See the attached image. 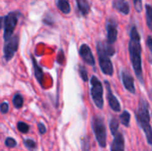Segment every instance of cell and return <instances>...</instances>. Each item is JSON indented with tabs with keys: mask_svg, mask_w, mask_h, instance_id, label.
Listing matches in <instances>:
<instances>
[{
	"mask_svg": "<svg viewBox=\"0 0 152 151\" xmlns=\"http://www.w3.org/2000/svg\"><path fill=\"white\" fill-rule=\"evenodd\" d=\"M128 51L133 69L137 78L143 84L142 66V45L141 36L135 26H133L130 31V41L128 44Z\"/></svg>",
	"mask_w": 152,
	"mask_h": 151,
	"instance_id": "6da1fadb",
	"label": "cell"
},
{
	"mask_svg": "<svg viewBox=\"0 0 152 151\" xmlns=\"http://www.w3.org/2000/svg\"><path fill=\"white\" fill-rule=\"evenodd\" d=\"M149 103L146 100L141 99L135 111V118L139 126L145 133L148 144L152 146V127L151 125V115Z\"/></svg>",
	"mask_w": 152,
	"mask_h": 151,
	"instance_id": "7a4b0ae2",
	"label": "cell"
},
{
	"mask_svg": "<svg viewBox=\"0 0 152 151\" xmlns=\"http://www.w3.org/2000/svg\"><path fill=\"white\" fill-rule=\"evenodd\" d=\"M92 129L99 146L105 149L107 146V130L104 120L100 116H94L92 119Z\"/></svg>",
	"mask_w": 152,
	"mask_h": 151,
	"instance_id": "3957f363",
	"label": "cell"
},
{
	"mask_svg": "<svg viewBox=\"0 0 152 151\" xmlns=\"http://www.w3.org/2000/svg\"><path fill=\"white\" fill-rule=\"evenodd\" d=\"M97 54H98V60H99V64L102 71L103 74L107 76H112L114 72L113 69V64L110 60V56L107 53L104 44L102 42H99L97 44Z\"/></svg>",
	"mask_w": 152,
	"mask_h": 151,
	"instance_id": "277c9868",
	"label": "cell"
},
{
	"mask_svg": "<svg viewBox=\"0 0 152 151\" xmlns=\"http://www.w3.org/2000/svg\"><path fill=\"white\" fill-rule=\"evenodd\" d=\"M91 96L99 109H103L104 101H103V87L102 82L97 78V77L93 76L91 78Z\"/></svg>",
	"mask_w": 152,
	"mask_h": 151,
	"instance_id": "5b68a950",
	"label": "cell"
},
{
	"mask_svg": "<svg viewBox=\"0 0 152 151\" xmlns=\"http://www.w3.org/2000/svg\"><path fill=\"white\" fill-rule=\"evenodd\" d=\"M19 15L20 13L17 12H11L4 17V40H7L12 36L16 28Z\"/></svg>",
	"mask_w": 152,
	"mask_h": 151,
	"instance_id": "8992f818",
	"label": "cell"
},
{
	"mask_svg": "<svg viewBox=\"0 0 152 151\" xmlns=\"http://www.w3.org/2000/svg\"><path fill=\"white\" fill-rule=\"evenodd\" d=\"M19 46V36H11L9 39L5 40L4 45V58L6 61H11L14 54L16 53Z\"/></svg>",
	"mask_w": 152,
	"mask_h": 151,
	"instance_id": "52a82bcc",
	"label": "cell"
},
{
	"mask_svg": "<svg viewBox=\"0 0 152 151\" xmlns=\"http://www.w3.org/2000/svg\"><path fill=\"white\" fill-rule=\"evenodd\" d=\"M107 42L110 44H113L118 39V22L113 20L110 19L107 22Z\"/></svg>",
	"mask_w": 152,
	"mask_h": 151,
	"instance_id": "ba28073f",
	"label": "cell"
},
{
	"mask_svg": "<svg viewBox=\"0 0 152 151\" xmlns=\"http://www.w3.org/2000/svg\"><path fill=\"white\" fill-rule=\"evenodd\" d=\"M105 85H106V90H107V99H108V102L109 105L110 107V109L115 111V112H119L121 110V105L118 101V100L117 99V97L113 94L110 85L108 81L104 82Z\"/></svg>",
	"mask_w": 152,
	"mask_h": 151,
	"instance_id": "9c48e42d",
	"label": "cell"
},
{
	"mask_svg": "<svg viewBox=\"0 0 152 151\" xmlns=\"http://www.w3.org/2000/svg\"><path fill=\"white\" fill-rule=\"evenodd\" d=\"M79 55L81 56L82 60L89 66H94L95 64V60L94 58V54L92 53L91 48L86 44H83L80 48H79Z\"/></svg>",
	"mask_w": 152,
	"mask_h": 151,
	"instance_id": "30bf717a",
	"label": "cell"
},
{
	"mask_svg": "<svg viewBox=\"0 0 152 151\" xmlns=\"http://www.w3.org/2000/svg\"><path fill=\"white\" fill-rule=\"evenodd\" d=\"M121 77L123 85L129 93L134 94L135 93V86H134V80L130 72L127 69H123L121 72Z\"/></svg>",
	"mask_w": 152,
	"mask_h": 151,
	"instance_id": "8fae6325",
	"label": "cell"
},
{
	"mask_svg": "<svg viewBox=\"0 0 152 151\" xmlns=\"http://www.w3.org/2000/svg\"><path fill=\"white\" fill-rule=\"evenodd\" d=\"M110 151H125V138L122 133L118 132L114 135V140L111 143Z\"/></svg>",
	"mask_w": 152,
	"mask_h": 151,
	"instance_id": "7c38bea8",
	"label": "cell"
},
{
	"mask_svg": "<svg viewBox=\"0 0 152 151\" xmlns=\"http://www.w3.org/2000/svg\"><path fill=\"white\" fill-rule=\"evenodd\" d=\"M112 5L117 11L125 15H127L130 12V5L126 0H114Z\"/></svg>",
	"mask_w": 152,
	"mask_h": 151,
	"instance_id": "4fadbf2b",
	"label": "cell"
},
{
	"mask_svg": "<svg viewBox=\"0 0 152 151\" xmlns=\"http://www.w3.org/2000/svg\"><path fill=\"white\" fill-rule=\"evenodd\" d=\"M56 6L63 14H69L71 11L69 0H56Z\"/></svg>",
	"mask_w": 152,
	"mask_h": 151,
	"instance_id": "5bb4252c",
	"label": "cell"
},
{
	"mask_svg": "<svg viewBox=\"0 0 152 151\" xmlns=\"http://www.w3.org/2000/svg\"><path fill=\"white\" fill-rule=\"evenodd\" d=\"M77 4L79 12L83 16H86L90 12V4L87 0H77Z\"/></svg>",
	"mask_w": 152,
	"mask_h": 151,
	"instance_id": "9a60e30c",
	"label": "cell"
},
{
	"mask_svg": "<svg viewBox=\"0 0 152 151\" xmlns=\"http://www.w3.org/2000/svg\"><path fill=\"white\" fill-rule=\"evenodd\" d=\"M31 61H32L33 67H34V69H35V76H36V77L37 78L38 82H39L40 84H42L43 76H44V74H43V70H42V69L38 66V64H37V61L35 60V58H34L33 56H31Z\"/></svg>",
	"mask_w": 152,
	"mask_h": 151,
	"instance_id": "2e32d148",
	"label": "cell"
},
{
	"mask_svg": "<svg viewBox=\"0 0 152 151\" xmlns=\"http://www.w3.org/2000/svg\"><path fill=\"white\" fill-rule=\"evenodd\" d=\"M120 122L123 125H125L126 127H129L130 125V119H131V115L127 110H124L122 112V114L119 117Z\"/></svg>",
	"mask_w": 152,
	"mask_h": 151,
	"instance_id": "e0dca14e",
	"label": "cell"
},
{
	"mask_svg": "<svg viewBox=\"0 0 152 151\" xmlns=\"http://www.w3.org/2000/svg\"><path fill=\"white\" fill-rule=\"evenodd\" d=\"M146 9V22L147 26L150 28V30L152 31V6L150 4L145 5Z\"/></svg>",
	"mask_w": 152,
	"mask_h": 151,
	"instance_id": "ac0fdd59",
	"label": "cell"
},
{
	"mask_svg": "<svg viewBox=\"0 0 152 151\" xmlns=\"http://www.w3.org/2000/svg\"><path fill=\"white\" fill-rule=\"evenodd\" d=\"M118 128H119V121H118V119L116 118V117H112L111 120L110 121V129L111 134L113 136L118 132Z\"/></svg>",
	"mask_w": 152,
	"mask_h": 151,
	"instance_id": "d6986e66",
	"label": "cell"
},
{
	"mask_svg": "<svg viewBox=\"0 0 152 151\" xmlns=\"http://www.w3.org/2000/svg\"><path fill=\"white\" fill-rule=\"evenodd\" d=\"M12 103L14 105V107L16 109H20L23 106V98L20 94L17 93L14 95L13 99H12Z\"/></svg>",
	"mask_w": 152,
	"mask_h": 151,
	"instance_id": "ffe728a7",
	"label": "cell"
},
{
	"mask_svg": "<svg viewBox=\"0 0 152 151\" xmlns=\"http://www.w3.org/2000/svg\"><path fill=\"white\" fill-rule=\"evenodd\" d=\"M78 72H79L80 77L83 79L84 82L88 81V74H87V70H86V67H84L83 65H79V67H78Z\"/></svg>",
	"mask_w": 152,
	"mask_h": 151,
	"instance_id": "44dd1931",
	"label": "cell"
},
{
	"mask_svg": "<svg viewBox=\"0 0 152 151\" xmlns=\"http://www.w3.org/2000/svg\"><path fill=\"white\" fill-rule=\"evenodd\" d=\"M90 140L86 136L81 140V150L82 151H90Z\"/></svg>",
	"mask_w": 152,
	"mask_h": 151,
	"instance_id": "7402d4cb",
	"label": "cell"
},
{
	"mask_svg": "<svg viewBox=\"0 0 152 151\" xmlns=\"http://www.w3.org/2000/svg\"><path fill=\"white\" fill-rule=\"evenodd\" d=\"M17 128H18V130H19L20 132H21V133H28V130H29V126H28L27 124L23 123V122H19L18 125H17Z\"/></svg>",
	"mask_w": 152,
	"mask_h": 151,
	"instance_id": "603a6c76",
	"label": "cell"
},
{
	"mask_svg": "<svg viewBox=\"0 0 152 151\" xmlns=\"http://www.w3.org/2000/svg\"><path fill=\"white\" fill-rule=\"evenodd\" d=\"M24 145L29 150H34L36 149V142L32 140H29V139H27L24 141Z\"/></svg>",
	"mask_w": 152,
	"mask_h": 151,
	"instance_id": "cb8c5ba5",
	"label": "cell"
},
{
	"mask_svg": "<svg viewBox=\"0 0 152 151\" xmlns=\"http://www.w3.org/2000/svg\"><path fill=\"white\" fill-rule=\"evenodd\" d=\"M136 12H141L142 11V0H133Z\"/></svg>",
	"mask_w": 152,
	"mask_h": 151,
	"instance_id": "d4e9b609",
	"label": "cell"
},
{
	"mask_svg": "<svg viewBox=\"0 0 152 151\" xmlns=\"http://www.w3.org/2000/svg\"><path fill=\"white\" fill-rule=\"evenodd\" d=\"M146 43H147V46L150 50V53H151V56H150V62L152 64V36H149L147 37V40H146Z\"/></svg>",
	"mask_w": 152,
	"mask_h": 151,
	"instance_id": "484cf974",
	"label": "cell"
},
{
	"mask_svg": "<svg viewBox=\"0 0 152 151\" xmlns=\"http://www.w3.org/2000/svg\"><path fill=\"white\" fill-rule=\"evenodd\" d=\"M5 145L8 147V148H14L15 146H16V141L14 140V139H12V138H7L6 140H5Z\"/></svg>",
	"mask_w": 152,
	"mask_h": 151,
	"instance_id": "4316f807",
	"label": "cell"
},
{
	"mask_svg": "<svg viewBox=\"0 0 152 151\" xmlns=\"http://www.w3.org/2000/svg\"><path fill=\"white\" fill-rule=\"evenodd\" d=\"M9 110V105L7 102H3L0 105V111L2 114H6Z\"/></svg>",
	"mask_w": 152,
	"mask_h": 151,
	"instance_id": "83f0119b",
	"label": "cell"
},
{
	"mask_svg": "<svg viewBox=\"0 0 152 151\" xmlns=\"http://www.w3.org/2000/svg\"><path fill=\"white\" fill-rule=\"evenodd\" d=\"M38 131H39V133H40L41 134H44V133H45V132H46V128H45V126L43 124L39 123V124H38Z\"/></svg>",
	"mask_w": 152,
	"mask_h": 151,
	"instance_id": "f1b7e54d",
	"label": "cell"
},
{
	"mask_svg": "<svg viewBox=\"0 0 152 151\" xmlns=\"http://www.w3.org/2000/svg\"><path fill=\"white\" fill-rule=\"evenodd\" d=\"M4 17H1V16H0V29L2 28V26H3V22H4Z\"/></svg>",
	"mask_w": 152,
	"mask_h": 151,
	"instance_id": "f546056e",
	"label": "cell"
}]
</instances>
